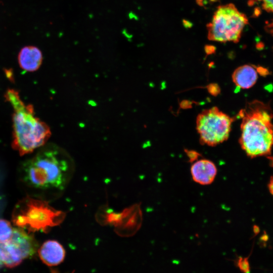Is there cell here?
<instances>
[{
	"mask_svg": "<svg viewBox=\"0 0 273 273\" xmlns=\"http://www.w3.org/2000/svg\"><path fill=\"white\" fill-rule=\"evenodd\" d=\"M73 161L69 155L54 145L43 147L22 165L25 182L38 189H63L73 173Z\"/></svg>",
	"mask_w": 273,
	"mask_h": 273,
	"instance_id": "obj_1",
	"label": "cell"
},
{
	"mask_svg": "<svg viewBox=\"0 0 273 273\" xmlns=\"http://www.w3.org/2000/svg\"><path fill=\"white\" fill-rule=\"evenodd\" d=\"M4 97L12 107L13 113L12 148L21 156L43 146L51 135L49 126L35 116L32 105L26 104L19 92L10 88Z\"/></svg>",
	"mask_w": 273,
	"mask_h": 273,
	"instance_id": "obj_2",
	"label": "cell"
},
{
	"mask_svg": "<svg viewBox=\"0 0 273 273\" xmlns=\"http://www.w3.org/2000/svg\"><path fill=\"white\" fill-rule=\"evenodd\" d=\"M242 119L240 144L251 158L269 154L273 146L272 114L260 101L248 103L238 114Z\"/></svg>",
	"mask_w": 273,
	"mask_h": 273,
	"instance_id": "obj_3",
	"label": "cell"
},
{
	"mask_svg": "<svg viewBox=\"0 0 273 273\" xmlns=\"http://www.w3.org/2000/svg\"><path fill=\"white\" fill-rule=\"evenodd\" d=\"M64 214L45 201L27 197L16 204L12 213V221L16 226L29 232H46L59 224Z\"/></svg>",
	"mask_w": 273,
	"mask_h": 273,
	"instance_id": "obj_4",
	"label": "cell"
},
{
	"mask_svg": "<svg viewBox=\"0 0 273 273\" xmlns=\"http://www.w3.org/2000/svg\"><path fill=\"white\" fill-rule=\"evenodd\" d=\"M248 22L247 16L234 4L220 5L207 24L208 38L220 42H238Z\"/></svg>",
	"mask_w": 273,
	"mask_h": 273,
	"instance_id": "obj_5",
	"label": "cell"
},
{
	"mask_svg": "<svg viewBox=\"0 0 273 273\" xmlns=\"http://www.w3.org/2000/svg\"><path fill=\"white\" fill-rule=\"evenodd\" d=\"M233 121V118L216 107L202 111L196 120V129L201 144L215 146L226 141Z\"/></svg>",
	"mask_w": 273,
	"mask_h": 273,
	"instance_id": "obj_6",
	"label": "cell"
},
{
	"mask_svg": "<svg viewBox=\"0 0 273 273\" xmlns=\"http://www.w3.org/2000/svg\"><path fill=\"white\" fill-rule=\"evenodd\" d=\"M191 173L195 182L202 185H208L214 181L217 174V168L212 161L202 159L192 164Z\"/></svg>",
	"mask_w": 273,
	"mask_h": 273,
	"instance_id": "obj_7",
	"label": "cell"
},
{
	"mask_svg": "<svg viewBox=\"0 0 273 273\" xmlns=\"http://www.w3.org/2000/svg\"><path fill=\"white\" fill-rule=\"evenodd\" d=\"M42 261L49 266H55L61 263L65 257V251L62 245L55 240H48L38 251Z\"/></svg>",
	"mask_w": 273,
	"mask_h": 273,
	"instance_id": "obj_8",
	"label": "cell"
},
{
	"mask_svg": "<svg viewBox=\"0 0 273 273\" xmlns=\"http://www.w3.org/2000/svg\"><path fill=\"white\" fill-rule=\"evenodd\" d=\"M42 59L41 51L32 46L23 47L18 55L20 67L27 72H34L38 69L41 65Z\"/></svg>",
	"mask_w": 273,
	"mask_h": 273,
	"instance_id": "obj_9",
	"label": "cell"
},
{
	"mask_svg": "<svg viewBox=\"0 0 273 273\" xmlns=\"http://www.w3.org/2000/svg\"><path fill=\"white\" fill-rule=\"evenodd\" d=\"M10 241L18 248L24 259L32 256L36 251L37 243L34 238L24 229H14Z\"/></svg>",
	"mask_w": 273,
	"mask_h": 273,
	"instance_id": "obj_10",
	"label": "cell"
},
{
	"mask_svg": "<svg viewBox=\"0 0 273 273\" xmlns=\"http://www.w3.org/2000/svg\"><path fill=\"white\" fill-rule=\"evenodd\" d=\"M256 69L249 65H245L237 68L232 75L235 84L240 88L248 89L252 87L257 79Z\"/></svg>",
	"mask_w": 273,
	"mask_h": 273,
	"instance_id": "obj_11",
	"label": "cell"
},
{
	"mask_svg": "<svg viewBox=\"0 0 273 273\" xmlns=\"http://www.w3.org/2000/svg\"><path fill=\"white\" fill-rule=\"evenodd\" d=\"M23 259L21 251L14 244L10 241L0 243V264L13 267L19 265Z\"/></svg>",
	"mask_w": 273,
	"mask_h": 273,
	"instance_id": "obj_12",
	"label": "cell"
},
{
	"mask_svg": "<svg viewBox=\"0 0 273 273\" xmlns=\"http://www.w3.org/2000/svg\"><path fill=\"white\" fill-rule=\"evenodd\" d=\"M13 230L10 222L5 219H0V243H7L12 238Z\"/></svg>",
	"mask_w": 273,
	"mask_h": 273,
	"instance_id": "obj_13",
	"label": "cell"
},
{
	"mask_svg": "<svg viewBox=\"0 0 273 273\" xmlns=\"http://www.w3.org/2000/svg\"><path fill=\"white\" fill-rule=\"evenodd\" d=\"M249 256L247 257L238 256L235 260V265L242 273H250V265L249 261Z\"/></svg>",
	"mask_w": 273,
	"mask_h": 273,
	"instance_id": "obj_14",
	"label": "cell"
},
{
	"mask_svg": "<svg viewBox=\"0 0 273 273\" xmlns=\"http://www.w3.org/2000/svg\"><path fill=\"white\" fill-rule=\"evenodd\" d=\"M263 9L267 12L273 13V0H260Z\"/></svg>",
	"mask_w": 273,
	"mask_h": 273,
	"instance_id": "obj_15",
	"label": "cell"
},
{
	"mask_svg": "<svg viewBox=\"0 0 273 273\" xmlns=\"http://www.w3.org/2000/svg\"><path fill=\"white\" fill-rule=\"evenodd\" d=\"M186 153L190 159V162L195 161L199 157V154L194 151L186 150Z\"/></svg>",
	"mask_w": 273,
	"mask_h": 273,
	"instance_id": "obj_16",
	"label": "cell"
},
{
	"mask_svg": "<svg viewBox=\"0 0 273 273\" xmlns=\"http://www.w3.org/2000/svg\"><path fill=\"white\" fill-rule=\"evenodd\" d=\"M265 29L267 32H269L273 36V20L266 26Z\"/></svg>",
	"mask_w": 273,
	"mask_h": 273,
	"instance_id": "obj_17",
	"label": "cell"
},
{
	"mask_svg": "<svg viewBox=\"0 0 273 273\" xmlns=\"http://www.w3.org/2000/svg\"><path fill=\"white\" fill-rule=\"evenodd\" d=\"M268 188L270 192L273 195V176L270 178L269 183L268 184Z\"/></svg>",
	"mask_w": 273,
	"mask_h": 273,
	"instance_id": "obj_18",
	"label": "cell"
}]
</instances>
